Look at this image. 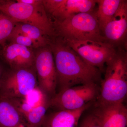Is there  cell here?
Masks as SVG:
<instances>
[{
  "mask_svg": "<svg viewBox=\"0 0 127 127\" xmlns=\"http://www.w3.org/2000/svg\"><path fill=\"white\" fill-rule=\"evenodd\" d=\"M1 47V46H0V48H1V47Z\"/></svg>",
  "mask_w": 127,
  "mask_h": 127,
  "instance_id": "cell-24",
  "label": "cell"
},
{
  "mask_svg": "<svg viewBox=\"0 0 127 127\" xmlns=\"http://www.w3.org/2000/svg\"><path fill=\"white\" fill-rule=\"evenodd\" d=\"M10 43H16L30 48H36L31 39L20 31L14 28L8 40Z\"/></svg>",
  "mask_w": 127,
  "mask_h": 127,
  "instance_id": "cell-19",
  "label": "cell"
},
{
  "mask_svg": "<svg viewBox=\"0 0 127 127\" xmlns=\"http://www.w3.org/2000/svg\"><path fill=\"white\" fill-rule=\"evenodd\" d=\"M96 0H43L46 12L59 21L74 14L93 11Z\"/></svg>",
  "mask_w": 127,
  "mask_h": 127,
  "instance_id": "cell-9",
  "label": "cell"
},
{
  "mask_svg": "<svg viewBox=\"0 0 127 127\" xmlns=\"http://www.w3.org/2000/svg\"><path fill=\"white\" fill-rule=\"evenodd\" d=\"M16 1L22 3L37 6L43 4V0H17Z\"/></svg>",
  "mask_w": 127,
  "mask_h": 127,
  "instance_id": "cell-21",
  "label": "cell"
},
{
  "mask_svg": "<svg viewBox=\"0 0 127 127\" xmlns=\"http://www.w3.org/2000/svg\"><path fill=\"white\" fill-rule=\"evenodd\" d=\"M61 38L50 44L55 61L59 92L78 85L98 83L101 71L86 62Z\"/></svg>",
  "mask_w": 127,
  "mask_h": 127,
  "instance_id": "cell-1",
  "label": "cell"
},
{
  "mask_svg": "<svg viewBox=\"0 0 127 127\" xmlns=\"http://www.w3.org/2000/svg\"><path fill=\"white\" fill-rule=\"evenodd\" d=\"M123 0H96V11L99 27L102 32L107 23L117 11Z\"/></svg>",
  "mask_w": 127,
  "mask_h": 127,
  "instance_id": "cell-16",
  "label": "cell"
},
{
  "mask_svg": "<svg viewBox=\"0 0 127 127\" xmlns=\"http://www.w3.org/2000/svg\"><path fill=\"white\" fill-rule=\"evenodd\" d=\"M92 113L101 127H127V108L124 102L111 104L94 103Z\"/></svg>",
  "mask_w": 127,
  "mask_h": 127,
  "instance_id": "cell-11",
  "label": "cell"
},
{
  "mask_svg": "<svg viewBox=\"0 0 127 127\" xmlns=\"http://www.w3.org/2000/svg\"><path fill=\"white\" fill-rule=\"evenodd\" d=\"M78 127H101L100 123L92 113L85 116L79 120Z\"/></svg>",
  "mask_w": 127,
  "mask_h": 127,
  "instance_id": "cell-20",
  "label": "cell"
},
{
  "mask_svg": "<svg viewBox=\"0 0 127 127\" xmlns=\"http://www.w3.org/2000/svg\"><path fill=\"white\" fill-rule=\"evenodd\" d=\"M15 28L27 36L33 42L36 48L43 47L50 45V42L39 28L29 24L17 23Z\"/></svg>",
  "mask_w": 127,
  "mask_h": 127,
  "instance_id": "cell-17",
  "label": "cell"
},
{
  "mask_svg": "<svg viewBox=\"0 0 127 127\" xmlns=\"http://www.w3.org/2000/svg\"><path fill=\"white\" fill-rule=\"evenodd\" d=\"M94 102L89 103L80 109L60 110L46 116L42 127H78L81 117Z\"/></svg>",
  "mask_w": 127,
  "mask_h": 127,
  "instance_id": "cell-13",
  "label": "cell"
},
{
  "mask_svg": "<svg viewBox=\"0 0 127 127\" xmlns=\"http://www.w3.org/2000/svg\"><path fill=\"white\" fill-rule=\"evenodd\" d=\"M55 27L64 39L107 42L101 34L96 11L74 14L62 21H55Z\"/></svg>",
  "mask_w": 127,
  "mask_h": 127,
  "instance_id": "cell-3",
  "label": "cell"
},
{
  "mask_svg": "<svg viewBox=\"0 0 127 127\" xmlns=\"http://www.w3.org/2000/svg\"><path fill=\"white\" fill-rule=\"evenodd\" d=\"M100 92V86L91 83L78 85L58 92L50 100V107L60 110H75L95 102Z\"/></svg>",
  "mask_w": 127,
  "mask_h": 127,
  "instance_id": "cell-5",
  "label": "cell"
},
{
  "mask_svg": "<svg viewBox=\"0 0 127 127\" xmlns=\"http://www.w3.org/2000/svg\"><path fill=\"white\" fill-rule=\"evenodd\" d=\"M2 0H0V2H2Z\"/></svg>",
  "mask_w": 127,
  "mask_h": 127,
  "instance_id": "cell-23",
  "label": "cell"
},
{
  "mask_svg": "<svg viewBox=\"0 0 127 127\" xmlns=\"http://www.w3.org/2000/svg\"><path fill=\"white\" fill-rule=\"evenodd\" d=\"M107 42L115 47L127 42V1L123 0L120 7L103 30Z\"/></svg>",
  "mask_w": 127,
  "mask_h": 127,
  "instance_id": "cell-10",
  "label": "cell"
},
{
  "mask_svg": "<svg viewBox=\"0 0 127 127\" xmlns=\"http://www.w3.org/2000/svg\"><path fill=\"white\" fill-rule=\"evenodd\" d=\"M16 23L8 16L0 11V46L2 47L6 45Z\"/></svg>",
  "mask_w": 127,
  "mask_h": 127,
  "instance_id": "cell-18",
  "label": "cell"
},
{
  "mask_svg": "<svg viewBox=\"0 0 127 127\" xmlns=\"http://www.w3.org/2000/svg\"><path fill=\"white\" fill-rule=\"evenodd\" d=\"M0 11L16 23H25L36 27L46 36L54 35V25L48 18L43 4L37 6L16 1L3 0L0 2Z\"/></svg>",
  "mask_w": 127,
  "mask_h": 127,
  "instance_id": "cell-4",
  "label": "cell"
},
{
  "mask_svg": "<svg viewBox=\"0 0 127 127\" xmlns=\"http://www.w3.org/2000/svg\"><path fill=\"white\" fill-rule=\"evenodd\" d=\"M50 100L32 106L24 99H21L16 102V106L31 127H42L47 111L50 107Z\"/></svg>",
  "mask_w": 127,
  "mask_h": 127,
  "instance_id": "cell-15",
  "label": "cell"
},
{
  "mask_svg": "<svg viewBox=\"0 0 127 127\" xmlns=\"http://www.w3.org/2000/svg\"><path fill=\"white\" fill-rule=\"evenodd\" d=\"M35 68L38 87L51 98L57 93V77L50 45L42 47L36 54Z\"/></svg>",
  "mask_w": 127,
  "mask_h": 127,
  "instance_id": "cell-8",
  "label": "cell"
},
{
  "mask_svg": "<svg viewBox=\"0 0 127 127\" xmlns=\"http://www.w3.org/2000/svg\"><path fill=\"white\" fill-rule=\"evenodd\" d=\"M3 73H4L3 72V69L1 66L0 65V85L1 81V79Z\"/></svg>",
  "mask_w": 127,
  "mask_h": 127,
  "instance_id": "cell-22",
  "label": "cell"
},
{
  "mask_svg": "<svg viewBox=\"0 0 127 127\" xmlns=\"http://www.w3.org/2000/svg\"><path fill=\"white\" fill-rule=\"evenodd\" d=\"M0 127H31L10 99L0 96Z\"/></svg>",
  "mask_w": 127,
  "mask_h": 127,
  "instance_id": "cell-14",
  "label": "cell"
},
{
  "mask_svg": "<svg viewBox=\"0 0 127 127\" xmlns=\"http://www.w3.org/2000/svg\"><path fill=\"white\" fill-rule=\"evenodd\" d=\"M37 87L35 67L11 69L2 75L0 96L9 99L23 98Z\"/></svg>",
  "mask_w": 127,
  "mask_h": 127,
  "instance_id": "cell-6",
  "label": "cell"
},
{
  "mask_svg": "<svg viewBox=\"0 0 127 127\" xmlns=\"http://www.w3.org/2000/svg\"><path fill=\"white\" fill-rule=\"evenodd\" d=\"M2 48L1 54L11 69L35 67V55L31 48L12 43Z\"/></svg>",
  "mask_w": 127,
  "mask_h": 127,
  "instance_id": "cell-12",
  "label": "cell"
},
{
  "mask_svg": "<svg viewBox=\"0 0 127 127\" xmlns=\"http://www.w3.org/2000/svg\"><path fill=\"white\" fill-rule=\"evenodd\" d=\"M104 79L95 104L124 102L127 94V53L119 47L106 64Z\"/></svg>",
  "mask_w": 127,
  "mask_h": 127,
  "instance_id": "cell-2",
  "label": "cell"
},
{
  "mask_svg": "<svg viewBox=\"0 0 127 127\" xmlns=\"http://www.w3.org/2000/svg\"><path fill=\"white\" fill-rule=\"evenodd\" d=\"M61 38L86 62L98 68L101 71L117 50L115 46L107 42Z\"/></svg>",
  "mask_w": 127,
  "mask_h": 127,
  "instance_id": "cell-7",
  "label": "cell"
}]
</instances>
